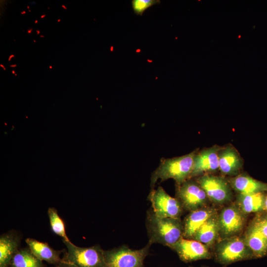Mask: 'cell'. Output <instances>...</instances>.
I'll list each match as a JSON object with an SVG mask.
<instances>
[{"instance_id": "obj_25", "label": "cell", "mask_w": 267, "mask_h": 267, "mask_svg": "<svg viewBox=\"0 0 267 267\" xmlns=\"http://www.w3.org/2000/svg\"><path fill=\"white\" fill-rule=\"evenodd\" d=\"M265 208L267 210V196L265 199Z\"/></svg>"}, {"instance_id": "obj_14", "label": "cell", "mask_w": 267, "mask_h": 267, "mask_svg": "<svg viewBox=\"0 0 267 267\" xmlns=\"http://www.w3.org/2000/svg\"><path fill=\"white\" fill-rule=\"evenodd\" d=\"M233 188L241 194H249L267 190V184L245 175L230 180Z\"/></svg>"}, {"instance_id": "obj_31", "label": "cell", "mask_w": 267, "mask_h": 267, "mask_svg": "<svg viewBox=\"0 0 267 267\" xmlns=\"http://www.w3.org/2000/svg\"><path fill=\"white\" fill-rule=\"evenodd\" d=\"M26 11L23 10V11L21 12V14H26Z\"/></svg>"}, {"instance_id": "obj_35", "label": "cell", "mask_w": 267, "mask_h": 267, "mask_svg": "<svg viewBox=\"0 0 267 267\" xmlns=\"http://www.w3.org/2000/svg\"><path fill=\"white\" fill-rule=\"evenodd\" d=\"M38 22V21L37 20H35V24H37Z\"/></svg>"}, {"instance_id": "obj_11", "label": "cell", "mask_w": 267, "mask_h": 267, "mask_svg": "<svg viewBox=\"0 0 267 267\" xmlns=\"http://www.w3.org/2000/svg\"><path fill=\"white\" fill-rule=\"evenodd\" d=\"M243 222V216L237 209L233 207H227L220 215L219 228L225 235H233L241 229Z\"/></svg>"}, {"instance_id": "obj_28", "label": "cell", "mask_w": 267, "mask_h": 267, "mask_svg": "<svg viewBox=\"0 0 267 267\" xmlns=\"http://www.w3.org/2000/svg\"><path fill=\"white\" fill-rule=\"evenodd\" d=\"M10 67H17V65L16 64L11 65H10Z\"/></svg>"}, {"instance_id": "obj_6", "label": "cell", "mask_w": 267, "mask_h": 267, "mask_svg": "<svg viewBox=\"0 0 267 267\" xmlns=\"http://www.w3.org/2000/svg\"><path fill=\"white\" fill-rule=\"evenodd\" d=\"M253 256L246 244L240 238L229 239L220 245L216 252L217 261L227 265L247 259Z\"/></svg>"}, {"instance_id": "obj_40", "label": "cell", "mask_w": 267, "mask_h": 267, "mask_svg": "<svg viewBox=\"0 0 267 267\" xmlns=\"http://www.w3.org/2000/svg\"><path fill=\"white\" fill-rule=\"evenodd\" d=\"M27 8L28 9V10L30 9V8H29V6H28V5L27 6Z\"/></svg>"}, {"instance_id": "obj_12", "label": "cell", "mask_w": 267, "mask_h": 267, "mask_svg": "<svg viewBox=\"0 0 267 267\" xmlns=\"http://www.w3.org/2000/svg\"><path fill=\"white\" fill-rule=\"evenodd\" d=\"M213 214L209 209H198L191 211L184 222L183 237L192 239L197 231Z\"/></svg>"}, {"instance_id": "obj_17", "label": "cell", "mask_w": 267, "mask_h": 267, "mask_svg": "<svg viewBox=\"0 0 267 267\" xmlns=\"http://www.w3.org/2000/svg\"><path fill=\"white\" fill-rule=\"evenodd\" d=\"M18 241L11 234H3L0 237V267H9L11 260L18 250Z\"/></svg>"}, {"instance_id": "obj_2", "label": "cell", "mask_w": 267, "mask_h": 267, "mask_svg": "<svg viewBox=\"0 0 267 267\" xmlns=\"http://www.w3.org/2000/svg\"><path fill=\"white\" fill-rule=\"evenodd\" d=\"M195 155L192 152L179 157L161 160L152 174L151 186L153 187L159 180L163 181L170 178L174 179L179 185L182 184L190 177Z\"/></svg>"}, {"instance_id": "obj_29", "label": "cell", "mask_w": 267, "mask_h": 267, "mask_svg": "<svg viewBox=\"0 0 267 267\" xmlns=\"http://www.w3.org/2000/svg\"><path fill=\"white\" fill-rule=\"evenodd\" d=\"M46 16V15L45 14H43L41 16V18H44V17Z\"/></svg>"}, {"instance_id": "obj_22", "label": "cell", "mask_w": 267, "mask_h": 267, "mask_svg": "<svg viewBox=\"0 0 267 267\" xmlns=\"http://www.w3.org/2000/svg\"><path fill=\"white\" fill-rule=\"evenodd\" d=\"M160 0H133L131 1L133 9L135 14L142 15L144 11L156 4L160 3Z\"/></svg>"}, {"instance_id": "obj_10", "label": "cell", "mask_w": 267, "mask_h": 267, "mask_svg": "<svg viewBox=\"0 0 267 267\" xmlns=\"http://www.w3.org/2000/svg\"><path fill=\"white\" fill-rule=\"evenodd\" d=\"M219 152L218 148L212 147L195 155L190 177L204 172L214 171L219 169Z\"/></svg>"}, {"instance_id": "obj_30", "label": "cell", "mask_w": 267, "mask_h": 267, "mask_svg": "<svg viewBox=\"0 0 267 267\" xmlns=\"http://www.w3.org/2000/svg\"><path fill=\"white\" fill-rule=\"evenodd\" d=\"M61 7H62V8H63L64 9H66H66H67V7H66L64 5H61Z\"/></svg>"}, {"instance_id": "obj_23", "label": "cell", "mask_w": 267, "mask_h": 267, "mask_svg": "<svg viewBox=\"0 0 267 267\" xmlns=\"http://www.w3.org/2000/svg\"><path fill=\"white\" fill-rule=\"evenodd\" d=\"M256 224L267 240V218L257 222Z\"/></svg>"}, {"instance_id": "obj_19", "label": "cell", "mask_w": 267, "mask_h": 267, "mask_svg": "<svg viewBox=\"0 0 267 267\" xmlns=\"http://www.w3.org/2000/svg\"><path fill=\"white\" fill-rule=\"evenodd\" d=\"M265 198L262 192L249 194H240L239 202L242 210L250 213L263 210L265 208Z\"/></svg>"}, {"instance_id": "obj_41", "label": "cell", "mask_w": 267, "mask_h": 267, "mask_svg": "<svg viewBox=\"0 0 267 267\" xmlns=\"http://www.w3.org/2000/svg\"><path fill=\"white\" fill-rule=\"evenodd\" d=\"M34 43H36V40L33 41Z\"/></svg>"}, {"instance_id": "obj_37", "label": "cell", "mask_w": 267, "mask_h": 267, "mask_svg": "<svg viewBox=\"0 0 267 267\" xmlns=\"http://www.w3.org/2000/svg\"><path fill=\"white\" fill-rule=\"evenodd\" d=\"M40 37L41 38H42H42H44V35H41Z\"/></svg>"}, {"instance_id": "obj_9", "label": "cell", "mask_w": 267, "mask_h": 267, "mask_svg": "<svg viewBox=\"0 0 267 267\" xmlns=\"http://www.w3.org/2000/svg\"><path fill=\"white\" fill-rule=\"evenodd\" d=\"M198 184L207 197L217 203H222L230 197V191L226 182L222 178L205 175L198 180Z\"/></svg>"}, {"instance_id": "obj_38", "label": "cell", "mask_w": 267, "mask_h": 267, "mask_svg": "<svg viewBox=\"0 0 267 267\" xmlns=\"http://www.w3.org/2000/svg\"><path fill=\"white\" fill-rule=\"evenodd\" d=\"M35 2V1H33V2H30V3H31V4H36V2Z\"/></svg>"}, {"instance_id": "obj_15", "label": "cell", "mask_w": 267, "mask_h": 267, "mask_svg": "<svg viewBox=\"0 0 267 267\" xmlns=\"http://www.w3.org/2000/svg\"><path fill=\"white\" fill-rule=\"evenodd\" d=\"M219 169L227 175L236 174L241 167V160L236 151L227 147L219 152Z\"/></svg>"}, {"instance_id": "obj_34", "label": "cell", "mask_w": 267, "mask_h": 267, "mask_svg": "<svg viewBox=\"0 0 267 267\" xmlns=\"http://www.w3.org/2000/svg\"><path fill=\"white\" fill-rule=\"evenodd\" d=\"M12 73L13 74H15V71H14V70H12Z\"/></svg>"}, {"instance_id": "obj_5", "label": "cell", "mask_w": 267, "mask_h": 267, "mask_svg": "<svg viewBox=\"0 0 267 267\" xmlns=\"http://www.w3.org/2000/svg\"><path fill=\"white\" fill-rule=\"evenodd\" d=\"M148 199L153 212L159 217L179 218L181 214V202L169 195L161 186L151 190Z\"/></svg>"}, {"instance_id": "obj_4", "label": "cell", "mask_w": 267, "mask_h": 267, "mask_svg": "<svg viewBox=\"0 0 267 267\" xmlns=\"http://www.w3.org/2000/svg\"><path fill=\"white\" fill-rule=\"evenodd\" d=\"M150 242L143 248L133 250L126 246L104 251L106 267H143V262L148 255Z\"/></svg>"}, {"instance_id": "obj_32", "label": "cell", "mask_w": 267, "mask_h": 267, "mask_svg": "<svg viewBox=\"0 0 267 267\" xmlns=\"http://www.w3.org/2000/svg\"><path fill=\"white\" fill-rule=\"evenodd\" d=\"M36 32L37 35H39L40 34V31L39 30H37Z\"/></svg>"}, {"instance_id": "obj_1", "label": "cell", "mask_w": 267, "mask_h": 267, "mask_svg": "<svg viewBox=\"0 0 267 267\" xmlns=\"http://www.w3.org/2000/svg\"><path fill=\"white\" fill-rule=\"evenodd\" d=\"M149 242L172 247L183 237V227L179 218H162L152 210L147 212L146 222Z\"/></svg>"}, {"instance_id": "obj_18", "label": "cell", "mask_w": 267, "mask_h": 267, "mask_svg": "<svg viewBox=\"0 0 267 267\" xmlns=\"http://www.w3.org/2000/svg\"><path fill=\"white\" fill-rule=\"evenodd\" d=\"M218 229V222L213 216L197 231L192 239L198 241L204 244H209L215 239Z\"/></svg>"}, {"instance_id": "obj_21", "label": "cell", "mask_w": 267, "mask_h": 267, "mask_svg": "<svg viewBox=\"0 0 267 267\" xmlns=\"http://www.w3.org/2000/svg\"><path fill=\"white\" fill-rule=\"evenodd\" d=\"M47 214L52 231L61 237L63 241H70L66 233L64 223L56 210L54 208H49Z\"/></svg>"}, {"instance_id": "obj_36", "label": "cell", "mask_w": 267, "mask_h": 267, "mask_svg": "<svg viewBox=\"0 0 267 267\" xmlns=\"http://www.w3.org/2000/svg\"><path fill=\"white\" fill-rule=\"evenodd\" d=\"M60 21H61V19H57V22H60Z\"/></svg>"}, {"instance_id": "obj_13", "label": "cell", "mask_w": 267, "mask_h": 267, "mask_svg": "<svg viewBox=\"0 0 267 267\" xmlns=\"http://www.w3.org/2000/svg\"><path fill=\"white\" fill-rule=\"evenodd\" d=\"M31 252L41 261L56 265L62 261L60 252L51 248L46 243L28 238L25 240Z\"/></svg>"}, {"instance_id": "obj_20", "label": "cell", "mask_w": 267, "mask_h": 267, "mask_svg": "<svg viewBox=\"0 0 267 267\" xmlns=\"http://www.w3.org/2000/svg\"><path fill=\"white\" fill-rule=\"evenodd\" d=\"M9 267H44L42 261L30 250H18L14 255Z\"/></svg>"}, {"instance_id": "obj_26", "label": "cell", "mask_w": 267, "mask_h": 267, "mask_svg": "<svg viewBox=\"0 0 267 267\" xmlns=\"http://www.w3.org/2000/svg\"><path fill=\"white\" fill-rule=\"evenodd\" d=\"M14 55L13 54H11L9 56V58H8V61H10L11 60V59L13 57H14Z\"/></svg>"}, {"instance_id": "obj_39", "label": "cell", "mask_w": 267, "mask_h": 267, "mask_svg": "<svg viewBox=\"0 0 267 267\" xmlns=\"http://www.w3.org/2000/svg\"><path fill=\"white\" fill-rule=\"evenodd\" d=\"M49 68L50 69H52V67L51 66H49Z\"/></svg>"}, {"instance_id": "obj_7", "label": "cell", "mask_w": 267, "mask_h": 267, "mask_svg": "<svg viewBox=\"0 0 267 267\" xmlns=\"http://www.w3.org/2000/svg\"><path fill=\"white\" fill-rule=\"evenodd\" d=\"M177 194L182 206L191 211L200 209L207 197L199 184L189 180L179 185Z\"/></svg>"}, {"instance_id": "obj_24", "label": "cell", "mask_w": 267, "mask_h": 267, "mask_svg": "<svg viewBox=\"0 0 267 267\" xmlns=\"http://www.w3.org/2000/svg\"><path fill=\"white\" fill-rule=\"evenodd\" d=\"M52 267H76L71 264L63 261L62 260V261L60 263L56 265H55V266Z\"/></svg>"}, {"instance_id": "obj_16", "label": "cell", "mask_w": 267, "mask_h": 267, "mask_svg": "<svg viewBox=\"0 0 267 267\" xmlns=\"http://www.w3.org/2000/svg\"><path fill=\"white\" fill-rule=\"evenodd\" d=\"M246 244L255 257H262L267 254V240L256 223L247 234Z\"/></svg>"}, {"instance_id": "obj_3", "label": "cell", "mask_w": 267, "mask_h": 267, "mask_svg": "<svg viewBox=\"0 0 267 267\" xmlns=\"http://www.w3.org/2000/svg\"><path fill=\"white\" fill-rule=\"evenodd\" d=\"M67 252L62 259L63 261L76 267H106L104 251L99 246L80 247L70 241H63Z\"/></svg>"}, {"instance_id": "obj_27", "label": "cell", "mask_w": 267, "mask_h": 267, "mask_svg": "<svg viewBox=\"0 0 267 267\" xmlns=\"http://www.w3.org/2000/svg\"><path fill=\"white\" fill-rule=\"evenodd\" d=\"M32 31H33V28L29 29L27 30V33H28V34H31V33H32Z\"/></svg>"}, {"instance_id": "obj_42", "label": "cell", "mask_w": 267, "mask_h": 267, "mask_svg": "<svg viewBox=\"0 0 267 267\" xmlns=\"http://www.w3.org/2000/svg\"><path fill=\"white\" fill-rule=\"evenodd\" d=\"M29 12H31V10L29 9Z\"/></svg>"}, {"instance_id": "obj_8", "label": "cell", "mask_w": 267, "mask_h": 267, "mask_svg": "<svg viewBox=\"0 0 267 267\" xmlns=\"http://www.w3.org/2000/svg\"><path fill=\"white\" fill-rule=\"evenodd\" d=\"M171 248L174 250L180 259L185 262L211 257V254L206 246L200 242L192 239L182 237Z\"/></svg>"}, {"instance_id": "obj_33", "label": "cell", "mask_w": 267, "mask_h": 267, "mask_svg": "<svg viewBox=\"0 0 267 267\" xmlns=\"http://www.w3.org/2000/svg\"><path fill=\"white\" fill-rule=\"evenodd\" d=\"M0 66L1 67H2L3 68H5L4 66L2 64H0Z\"/></svg>"}]
</instances>
